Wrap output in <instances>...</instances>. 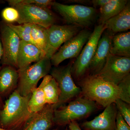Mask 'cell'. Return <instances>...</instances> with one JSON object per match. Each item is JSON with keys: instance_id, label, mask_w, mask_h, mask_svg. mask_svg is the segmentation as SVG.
I'll list each match as a JSON object with an SVG mask.
<instances>
[{"instance_id": "6da1fadb", "label": "cell", "mask_w": 130, "mask_h": 130, "mask_svg": "<svg viewBox=\"0 0 130 130\" xmlns=\"http://www.w3.org/2000/svg\"><path fill=\"white\" fill-rule=\"evenodd\" d=\"M31 94L21 95L14 90L0 109V127L14 130L23 128L33 113L31 111L29 102Z\"/></svg>"}, {"instance_id": "7a4b0ae2", "label": "cell", "mask_w": 130, "mask_h": 130, "mask_svg": "<svg viewBox=\"0 0 130 130\" xmlns=\"http://www.w3.org/2000/svg\"><path fill=\"white\" fill-rule=\"evenodd\" d=\"M84 97L106 107L120 99L121 92L118 85L103 80L96 75L83 77L79 82Z\"/></svg>"}, {"instance_id": "3957f363", "label": "cell", "mask_w": 130, "mask_h": 130, "mask_svg": "<svg viewBox=\"0 0 130 130\" xmlns=\"http://www.w3.org/2000/svg\"><path fill=\"white\" fill-rule=\"evenodd\" d=\"M97 109V105L94 102L84 97L77 98L67 106L54 109V124L68 125L72 121L86 118Z\"/></svg>"}, {"instance_id": "277c9868", "label": "cell", "mask_w": 130, "mask_h": 130, "mask_svg": "<svg viewBox=\"0 0 130 130\" xmlns=\"http://www.w3.org/2000/svg\"><path fill=\"white\" fill-rule=\"evenodd\" d=\"M51 66V60L45 56L25 69L18 70L19 77L16 90L23 96L31 94L40 79L50 73Z\"/></svg>"}, {"instance_id": "5b68a950", "label": "cell", "mask_w": 130, "mask_h": 130, "mask_svg": "<svg viewBox=\"0 0 130 130\" xmlns=\"http://www.w3.org/2000/svg\"><path fill=\"white\" fill-rule=\"evenodd\" d=\"M52 7L60 14L68 25L87 28L95 22L96 9L90 6L79 5H67L54 1Z\"/></svg>"}, {"instance_id": "8992f818", "label": "cell", "mask_w": 130, "mask_h": 130, "mask_svg": "<svg viewBox=\"0 0 130 130\" xmlns=\"http://www.w3.org/2000/svg\"><path fill=\"white\" fill-rule=\"evenodd\" d=\"M73 63L72 61L66 66L51 68L50 75L56 80L60 92L58 102L53 105L55 109L63 106L81 93V88L77 86L73 79L71 71Z\"/></svg>"}, {"instance_id": "52a82bcc", "label": "cell", "mask_w": 130, "mask_h": 130, "mask_svg": "<svg viewBox=\"0 0 130 130\" xmlns=\"http://www.w3.org/2000/svg\"><path fill=\"white\" fill-rule=\"evenodd\" d=\"M106 29L104 24H99L95 27L89 40L73 62L72 68V75L76 79H82L89 70L98 41Z\"/></svg>"}, {"instance_id": "ba28073f", "label": "cell", "mask_w": 130, "mask_h": 130, "mask_svg": "<svg viewBox=\"0 0 130 130\" xmlns=\"http://www.w3.org/2000/svg\"><path fill=\"white\" fill-rule=\"evenodd\" d=\"M18 11L19 24H30L46 28L56 24L57 17L50 8L35 5L18 4L13 7Z\"/></svg>"}, {"instance_id": "9c48e42d", "label": "cell", "mask_w": 130, "mask_h": 130, "mask_svg": "<svg viewBox=\"0 0 130 130\" xmlns=\"http://www.w3.org/2000/svg\"><path fill=\"white\" fill-rule=\"evenodd\" d=\"M92 32L87 28L83 29L65 42L51 57V64L57 67L66 60L77 58L90 37Z\"/></svg>"}, {"instance_id": "30bf717a", "label": "cell", "mask_w": 130, "mask_h": 130, "mask_svg": "<svg viewBox=\"0 0 130 130\" xmlns=\"http://www.w3.org/2000/svg\"><path fill=\"white\" fill-rule=\"evenodd\" d=\"M130 58L115 56L109 54L105 66L95 75L102 79L118 85L130 74Z\"/></svg>"}, {"instance_id": "8fae6325", "label": "cell", "mask_w": 130, "mask_h": 130, "mask_svg": "<svg viewBox=\"0 0 130 130\" xmlns=\"http://www.w3.org/2000/svg\"><path fill=\"white\" fill-rule=\"evenodd\" d=\"M81 28L72 25L54 24L47 28L45 56L51 59L62 44L76 35Z\"/></svg>"}, {"instance_id": "7c38bea8", "label": "cell", "mask_w": 130, "mask_h": 130, "mask_svg": "<svg viewBox=\"0 0 130 130\" xmlns=\"http://www.w3.org/2000/svg\"><path fill=\"white\" fill-rule=\"evenodd\" d=\"M0 37L3 49L1 63L18 70L17 56L21 40L7 24L2 26Z\"/></svg>"}, {"instance_id": "4fadbf2b", "label": "cell", "mask_w": 130, "mask_h": 130, "mask_svg": "<svg viewBox=\"0 0 130 130\" xmlns=\"http://www.w3.org/2000/svg\"><path fill=\"white\" fill-rule=\"evenodd\" d=\"M118 112L115 104L112 103L94 119L82 123L81 127L84 130H116Z\"/></svg>"}, {"instance_id": "5bb4252c", "label": "cell", "mask_w": 130, "mask_h": 130, "mask_svg": "<svg viewBox=\"0 0 130 130\" xmlns=\"http://www.w3.org/2000/svg\"><path fill=\"white\" fill-rule=\"evenodd\" d=\"M113 36L106 30L103 33L98 41L95 54L91 62L89 69L90 75H96L105 66L110 54L111 42Z\"/></svg>"}, {"instance_id": "9a60e30c", "label": "cell", "mask_w": 130, "mask_h": 130, "mask_svg": "<svg viewBox=\"0 0 130 130\" xmlns=\"http://www.w3.org/2000/svg\"><path fill=\"white\" fill-rule=\"evenodd\" d=\"M54 107L47 104L44 107L34 113L21 130H49L54 124Z\"/></svg>"}, {"instance_id": "2e32d148", "label": "cell", "mask_w": 130, "mask_h": 130, "mask_svg": "<svg viewBox=\"0 0 130 130\" xmlns=\"http://www.w3.org/2000/svg\"><path fill=\"white\" fill-rule=\"evenodd\" d=\"M45 56L44 53L35 44L21 40L17 56L18 70H24Z\"/></svg>"}, {"instance_id": "e0dca14e", "label": "cell", "mask_w": 130, "mask_h": 130, "mask_svg": "<svg viewBox=\"0 0 130 130\" xmlns=\"http://www.w3.org/2000/svg\"><path fill=\"white\" fill-rule=\"evenodd\" d=\"M106 29L112 35L125 32L130 29V2L116 16L108 20L103 24Z\"/></svg>"}, {"instance_id": "ac0fdd59", "label": "cell", "mask_w": 130, "mask_h": 130, "mask_svg": "<svg viewBox=\"0 0 130 130\" xmlns=\"http://www.w3.org/2000/svg\"><path fill=\"white\" fill-rule=\"evenodd\" d=\"M18 70L10 66L0 70V94L7 95L16 90L18 83Z\"/></svg>"}, {"instance_id": "d6986e66", "label": "cell", "mask_w": 130, "mask_h": 130, "mask_svg": "<svg viewBox=\"0 0 130 130\" xmlns=\"http://www.w3.org/2000/svg\"><path fill=\"white\" fill-rule=\"evenodd\" d=\"M110 54L120 57L130 58V32L114 35L112 38Z\"/></svg>"}, {"instance_id": "ffe728a7", "label": "cell", "mask_w": 130, "mask_h": 130, "mask_svg": "<svg viewBox=\"0 0 130 130\" xmlns=\"http://www.w3.org/2000/svg\"><path fill=\"white\" fill-rule=\"evenodd\" d=\"M52 78L50 74H48L44 77L39 86L32 91L29 102V107L32 113H35L41 110L46 105L43 88Z\"/></svg>"}, {"instance_id": "44dd1931", "label": "cell", "mask_w": 130, "mask_h": 130, "mask_svg": "<svg viewBox=\"0 0 130 130\" xmlns=\"http://www.w3.org/2000/svg\"><path fill=\"white\" fill-rule=\"evenodd\" d=\"M127 0H110L108 3L100 8L99 24H103L108 20L120 12L125 7Z\"/></svg>"}, {"instance_id": "7402d4cb", "label": "cell", "mask_w": 130, "mask_h": 130, "mask_svg": "<svg viewBox=\"0 0 130 130\" xmlns=\"http://www.w3.org/2000/svg\"><path fill=\"white\" fill-rule=\"evenodd\" d=\"M30 25L31 28V36L33 43L45 55L47 45V28L37 25Z\"/></svg>"}, {"instance_id": "603a6c76", "label": "cell", "mask_w": 130, "mask_h": 130, "mask_svg": "<svg viewBox=\"0 0 130 130\" xmlns=\"http://www.w3.org/2000/svg\"><path fill=\"white\" fill-rule=\"evenodd\" d=\"M43 90L47 104L56 105L59 101L60 92L58 83L53 77L45 85Z\"/></svg>"}, {"instance_id": "cb8c5ba5", "label": "cell", "mask_w": 130, "mask_h": 130, "mask_svg": "<svg viewBox=\"0 0 130 130\" xmlns=\"http://www.w3.org/2000/svg\"><path fill=\"white\" fill-rule=\"evenodd\" d=\"M7 25L16 33L21 40L34 44L31 36L30 24H25L15 25L12 24H7Z\"/></svg>"}, {"instance_id": "d4e9b609", "label": "cell", "mask_w": 130, "mask_h": 130, "mask_svg": "<svg viewBox=\"0 0 130 130\" xmlns=\"http://www.w3.org/2000/svg\"><path fill=\"white\" fill-rule=\"evenodd\" d=\"M11 7H13L18 4L35 5L38 6L50 8L55 1L52 0H7L6 1Z\"/></svg>"}, {"instance_id": "484cf974", "label": "cell", "mask_w": 130, "mask_h": 130, "mask_svg": "<svg viewBox=\"0 0 130 130\" xmlns=\"http://www.w3.org/2000/svg\"><path fill=\"white\" fill-rule=\"evenodd\" d=\"M121 92L120 99L130 104V74H128L118 85Z\"/></svg>"}, {"instance_id": "4316f807", "label": "cell", "mask_w": 130, "mask_h": 130, "mask_svg": "<svg viewBox=\"0 0 130 130\" xmlns=\"http://www.w3.org/2000/svg\"><path fill=\"white\" fill-rule=\"evenodd\" d=\"M115 104L116 105L118 111L130 126V104L126 103L120 99H117L115 101Z\"/></svg>"}, {"instance_id": "83f0119b", "label": "cell", "mask_w": 130, "mask_h": 130, "mask_svg": "<svg viewBox=\"0 0 130 130\" xmlns=\"http://www.w3.org/2000/svg\"><path fill=\"white\" fill-rule=\"evenodd\" d=\"M1 16L3 19L7 24L17 22L19 18L18 11L12 7L4 8L2 12Z\"/></svg>"}, {"instance_id": "f1b7e54d", "label": "cell", "mask_w": 130, "mask_h": 130, "mask_svg": "<svg viewBox=\"0 0 130 130\" xmlns=\"http://www.w3.org/2000/svg\"><path fill=\"white\" fill-rule=\"evenodd\" d=\"M116 130H130V126L118 112L116 116Z\"/></svg>"}, {"instance_id": "f546056e", "label": "cell", "mask_w": 130, "mask_h": 130, "mask_svg": "<svg viewBox=\"0 0 130 130\" xmlns=\"http://www.w3.org/2000/svg\"><path fill=\"white\" fill-rule=\"evenodd\" d=\"M110 0H93L91 1V4L93 7L96 9V8L102 7L110 1Z\"/></svg>"}, {"instance_id": "4dcf8cb0", "label": "cell", "mask_w": 130, "mask_h": 130, "mask_svg": "<svg viewBox=\"0 0 130 130\" xmlns=\"http://www.w3.org/2000/svg\"><path fill=\"white\" fill-rule=\"evenodd\" d=\"M70 130H82L77 121H72L68 125Z\"/></svg>"}, {"instance_id": "1f68e13d", "label": "cell", "mask_w": 130, "mask_h": 130, "mask_svg": "<svg viewBox=\"0 0 130 130\" xmlns=\"http://www.w3.org/2000/svg\"><path fill=\"white\" fill-rule=\"evenodd\" d=\"M67 2L79 4V5H88L91 4V1L88 0H70L68 1Z\"/></svg>"}, {"instance_id": "d6a6232c", "label": "cell", "mask_w": 130, "mask_h": 130, "mask_svg": "<svg viewBox=\"0 0 130 130\" xmlns=\"http://www.w3.org/2000/svg\"><path fill=\"white\" fill-rule=\"evenodd\" d=\"M3 54V49L2 44L1 41V37H0V63H1V60ZM1 68V67H0Z\"/></svg>"}, {"instance_id": "836d02e7", "label": "cell", "mask_w": 130, "mask_h": 130, "mask_svg": "<svg viewBox=\"0 0 130 130\" xmlns=\"http://www.w3.org/2000/svg\"><path fill=\"white\" fill-rule=\"evenodd\" d=\"M0 130H12L6 129H3V128H1V127H0Z\"/></svg>"}, {"instance_id": "e575fe53", "label": "cell", "mask_w": 130, "mask_h": 130, "mask_svg": "<svg viewBox=\"0 0 130 130\" xmlns=\"http://www.w3.org/2000/svg\"><path fill=\"white\" fill-rule=\"evenodd\" d=\"M64 130H69V128H68V127H67L66 128V129H65Z\"/></svg>"}, {"instance_id": "d590c367", "label": "cell", "mask_w": 130, "mask_h": 130, "mask_svg": "<svg viewBox=\"0 0 130 130\" xmlns=\"http://www.w3.org/2000/svg\"><path fill=\"white\" fill-rule=\"evenodd\" d=\"M1 99H0V108H1Z\"/></svg>"}, {"instance_id": "8d00e7d4", "label": "cell", "mask_w": 130, "mask_h": 130, "mask_svg": "<svg viewBox=\"0 0 130 130\" xmlns=\"http://www.w3.org/2000/svg\"><path fill=\"white\" fill-rule=\"evenodd\" d=\"M1 1H0V3L1 2H2Z\"/></svg>"}]
</instances>
